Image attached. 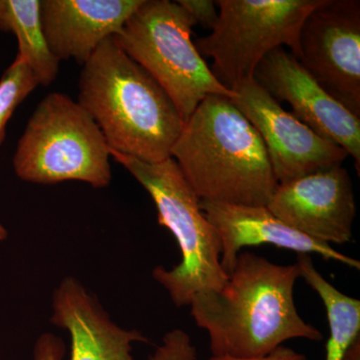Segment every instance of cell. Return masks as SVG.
I'll use <instances>...</instances> for the list:
<instances>
[{"mask_svg":"<svg viewBox=\"0 0 360 360\" xmlns=\"http://www.w3.org/2000/svg\"><path fill=\"white\" fill-rule=\"evenodd\" d=\"M298 277L296 264L239 253L224 288L195 295L189 304L196 326L207 333L212 355L264 356L295 338L322 340L296 309Z\"/></svg>","mask_w":360,"mask_h":360,"instance_id":"cell-1","label":"cell"},{"mask_svg":"<svg viewBox=\"0 0 360 360\" xmlns=\"http://www.w3.org/2000/svg\"><path fill=\"white\" fill-rule=\"evenodd\" d=\"M77 103L110 149L148 163L172 158L184 122L165 89L125 53L115 37L84 65Z\"/></svg>","mask_w":360,"mask_h":360,"instance_id":"cell-2","label":"cell"},{"mask_svg":"<svg viewBox=\"0 0 360 360\" xmlns=\"http://www.w3.org/2000/svg\"><path fill=\"white\" fill-rule=\"evenodd\" d=\"M172 158L200 200L266 206L278 186L262 137L227 97L201 101Z\"/></svg>","mask_w":360,"mask_h":360,"instance_id":"cell-3","label":"cell"},{"mask_svg":"<svg viewBox=\"0 0 360 360\" xmlns=\"http://www.w3.org/2000/svg\"><path fill=\"white\" fill-rule=\"evenodd\" d=\"M155 201L158 222L179 243L181 262L167 270L156 267L153 277L168 291L176 307L191 304L194 296L217 291L229 281L220 264L221 243L217 229L200 208V200L172 158L144 162L111 150Z\"/></svg>","mask_w":360,"mask_h":360,"instance_id":"cell-4","label":"cell"},{"mask_svg":"<svg viewBox=\"0 0 360 360\" xmlns=\"http://www.w3.org/2000/svg\"><path fill=\"white\" fill-rule=\"evenodd\" d=\"M195 21L177 1L143 0L115 39L165 89L186 123L205 97L233 99L191 39Z\"/></svg>","mask_w":360,"mask_h":360,"instance_id":"cell-5","label":"cell"},{"mask_svg":"<svg viewBox=\"0 0 360 360\" xmlns=\"http://www.w3.org/2000/svg\"><path fill=\"white\" fill-rule=\"evenodd\" d=\"M110 158V146L89 113L66 94L52 92L28 120L13 167L32 184L78 180L101 188L111 180Z\"/></svg>","mask_w":360,"mask_h":360,"instance_id":"cell-6","label":"cell"},{"mask_svg":"<svg viewBox=\"0 0 360 360\" xmlns=\"http://www.w3.org/2000/svg\"><path fill=\"white\" fill-rule=\"evenodd\" d=\"M322 0H219V20L207 37L195 42L201 56L212 58L213 75L226 87L253 79L262 59L290 47L300 56L303 22Z\"/></svg>","mask_w":360,"mask_h":360,"instance_id":"cell-7","label":"cell"},{"mask_svg":"<svg viewBox=\"0 0 360 360\" xmlns=\"http://www.w3.org/2000/svg\"><path fill=\"white\" fill-rule=\"evenodd\" d=\"M297 60L360 117V1L322 0L303 22Z\"/></svg>","mask_w":360,"mask_h":360,"instance_id":"cell-8","label":"cell"},{"mask_svg":"<svg viewBox=\"0 0 360 360\" xmlns=\"http://www.w3.org/2000/svg\"><path fill=\"white\" fill-rule=\"evenodd\" d=\"M231 90L232 103L262 137L278 184L341 165L349 156L284 110L255 78Z\"/></svg>","mask_w":360,"mask_h":360,"instance_id":"cell-9","label":"cell"},{"mask_svg":"<svg viewBox=\"0 0 360 360\" xmlns=\"http://www.w3.org/2000/svg\"><path fill=\"white\" fill-rule=\"evenodd\" d=\"M266 207L283 224L319 243L352 240L356 203L352 179L341 165L278 184Z\"/></svg>","mask_w":360,"mask_h":360,"instance_id":"cell-10","label":"cell"},{"mask_svg":"<svg viewBox=\"0 0 360 360\" xmlns=\"http://www.w3.org/2000/svg\"><path fill=\"white\" fill-rule=\"evenodd\" d=\"M255 80L277 103L290 104L292 115L323 139L352 156L360 172V117L328 94L283 47L258 65Z\"/></svg>","mask_w":360,"mask_h":360,"instance_id":"cell-11","label":"cell"},{"mask_svg":"<svg viewBox=\"0 0 360 360\" xmlns=\"http://www.w3.org/2000/svg\"><path fill=\"white\" fill-rule=\"evenodd\" d=\"M51 322L70 333V360H135L132 345L148 342L139 331L113 323L73 278H65L54 293ZM63 355V343L51 335L41 336L35 345L34 360H61Z\"/></svg>","mask_w":360,"mask_h":360,"instance_id":"cell-12","label":"cell"},{"mask_svg":"<svg viewBox=\"0 0 360 360\" xmlns=\"http://www.w3.org/2000/svg\"><path fill=\"white\" fill-rule=\"evenodd\" d=\"M200 208L219 233L221 243L220 264L229 276L243 248L264 245L295 251L297 255L315 253L324 259L360 269L359 260L291 229L277 219L266 206L200 200Z\"/></svg>","mask_w":360,"mask_h":360,"instance_id":"cell-13","label":"cell"},{"mask_svg":"<svg viewBox=\"0 0 360 360\" xmlns=\"http://www.w3.org/2000/svg\"><path fill=\"white\" fill-rule=\"evenodd\" d=\"M143 0H40L45 39L54 56L84 65L122 30Z\"/></svg>","mask_w":360,"mask_h":360,"instance_id":"cell-14","label":"cell"},{"mask_svg":"<svg viewBox=\"0 0 360 360\" xmlns=\"http://www.w3.org/2000/svg\"><path fill=\"white\" fill-rule=\"evenodd\" d=\"M0 30L15 35L18 58L30 66L39 85L49 86L56 79L60 61L45 39L40 0H0Z\"/></svg>","mask_w":360,"mask_h":360,"instance_id":"cell-15","label":"cell"},{"mask_svg":"<svg viewBox=\"0 0 360 360\" xmlns=\"http://www.w3.org/2000/svg\"><path fill=\"white\" fill-rule=\"evenodd\" d=\"M296 264L304 279L321 298L328 315L329 338L326 360H343L348 348L360 336V302L328 283L309 255H297Z\"/></svg>","mask_w":360,"mask_h":360,"instance_id":"cell-16","label":"cell"},{"mask_svg":"<svg viewBox=\"0 0 360 360\" xmlns=\"http://www.w3.org/2000/svg\"><path fill=\"white\" fill-rule=\"evenodd\" d=\"M39 85L30 66L16 56L0 79V144L6 139L7 122L14 110Z\"/></svg>","mask_w":360,"mask_h":360,"instance_id":"cell-17","label":"cell"},{"mask_svg":"<svg viewBox=\"0 0 360 360\" xmlns=\"http://www.w3.org/2000/svg\"><path fill=\"white\" fill-rule=\"evenodd\" d=\"M148 360H198V350L191 336L182 329H174L163 338Z\"/></svg>","mask_w":360,"mask_h":360,"instance_id":"cell-18","label":"cell"},{"mask_svg":"<svg viewBox=\"0 0 360 360\" xmlns=\"http://www.w3.org/2000/svg\"><path fill=\"white\" fill-rule=\"evenodd\" d=\"M180 6L191 14L196 25H200L206 30H212L217 20L219 13L217 4L212 0H179Z\"/></svg>","mask_w":360,"mask_h":360,"instance_id":"cell-19","label":"cell"},{"mask_svg":"<svg viewBox=\"0 0 360 360\" xmlns=\"http://www.w3.org/2000/svg\"><path fill=\"white\" fill-rule=\"evenodd\" d=\"M207 360H307V357L293 348L283 347L276 348L269 354L258 357H234L231 355H212Z\"/></svg>","mask_w":360,"mask_h":360,"instance_id":"cell-20","label":"cell"},{"mask_svg":"<svg viewBox=\"0 0 360 360\" xmlns=\"http://www.w3.org/2000/svg\"><path fill=\"white\" fill-rule=\"evenodd\" d=\"M343 360H360V336L348 348Z\"/></svg>","mask_w":360,"mask_h":360,"instance_id":"cell-21","label":"cell"},{"mask_svg":"<svg viewBox=\"0 0 360 360\" xmlns=\"http://www.w3.org/2000/svg\"><path fill=\"white\" fill-rule=\"evenodd\" d=\"M6 236H7L6 229H4V225L0 224V241L4 240V239H6Z\"/></svg>","mask_w":360,"mask_h":360,"instance_id":"cell-22","label":"cell"}]
</instances>
